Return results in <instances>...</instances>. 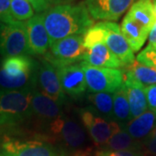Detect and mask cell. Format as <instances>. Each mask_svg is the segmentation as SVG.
<instances>
[{
	"label": "cell",
	"mask_w": 156,
	"mask_h": 156,
	"mask_svg": "<svg viewBox=\"0 0 156 156\" xmlns=\"http://www.w3.org/2000/svg\"><path fill=\"white\" fill-rule=\"evenodd\" d=\"M47 3L50 5V7L56 5H69L72 4L75 0H46Z\"/></svg>",
	"instance_id": "obj_33"
},
{
	"label": "cell",
	"mask_w": 156,
	"mask_h": 156,
	"mask_svg": "<svg viewBox=\"0 0 156 156\" xmlns=\"http://www.w3.org/2000/svg\"><path fill=\"white\" fill-rule=\"evenodd\" d=\"M140 144L132 138L128 132L121 128L103 146L101 147V150L121 151V150H139Z\"/></svg>",
	"instance_id": "obj_23"
},
{
	"label": "cell",
	"mask_w": 156,
	"mask_h": 156,
	"mask_svg": "<svg viewBox=\"0 0 156 156\" xmlns=\"http://www.w3.org/2000/svg\"><path fill=\"white\" fill-rule=\"evenodd\" d=\"M128 17L139 23L147 31L156 21V15L151 0H137L130 7Z\"/></svg>",
	"instance_id": "obj_21"
},
{
	"label": "cell",
	"mask_w": 156,
	"mask_h": 156,
	"mask_svg": "<svg viewBox=\"0 0 156 156\" xmlns=\"http://www.w3.org/2000/svg\"><path fill=\"white\" fill-rule=\"evenodd\" d=\"M37 62L30 56L4 58L0 65V88L15 90L37 88Z\"/></svg>",
	"instance_id": "obj_3"
},
{
	"label": "cell",
	"mask_w": 156,
	"mask_h": 156,
	"mask_svg": "<svg viewBox=\"0 0 156 156\" xmlns=\"http://www.w3.org/2000/svg\"><path fill=\"white\" fill-rule=\"evenodd\" d=\"M155 50H156V48H155Z\"/></svg>",
	"instance_id": "obj_39"
},
{
	"label": "cell",
	"mask_w": 156,
	"mask_h": 156,
	"mask_svg": "<svg viewBox=\"0 0 156 156\" xmlns=\"http://www.w3.org/2000/svg\"><path fill=\"white\" fill-rule=\"evenodd\" d=\"M122 85L128 98L131 118L134 119L147 109L148 106L144 91L145 88L127 77H123Z\"/></svg>",
	"instance_id": "obj_17"
},
{
	"label": "cell",
	"mask_w": 156,
	"mask_h": 156,
	"mask_svg": "<svg viewBox=\"0 0 156 156\" xmlns=\"http://www.w3.org/2000/svg\"><path fill=\"white\" fill-rule=\"evenodd\" d=\"M89 107L93 111L108 120H114L113 95L109 93H93L89 96Z\"/></svg>",
	"instance_id": "obj_24"
},
{
	"label": "cell",
	"mask_w": 156,
	"mask_h": 156,
	"mask_svg": "<svg viewBox=\"0 0 156 156\" xmlns=\"http://www.w3.org/2000/svg\"><path fill=\"white\" fill-rule=\"evenodd\" d=\"M85 52L83 36L74 35L51 44L50 50L44 54V59L55 68H58L83 62Z\"/></svg>",
	"instance_id": "obj_5"
},
{
	"label": "cell",
	"mask_w": 156,
	"mask_h": 156,
	"mask_svg": "<svg viewBox=\"0 0 156 156\" xmlns=\"http://www.w3.org/2000/svg\"><path fill=\"white\" fill-rule=\"evenodd\" d=\"M95 156H143L139 150L108 151L100 150L96 152Z\"/></svg>",
	"instance_id": "obj_29"
},
{
	"label": "cell",
	"mask_w": 156,
	"mask_h": 156,
	"mask_svg": "<svg viewBox=\"0 0 156 156\" xmlns=\"http://www.w3.org/2000/svg\"><path fill=\"white\" fill-rule=\"evenodd\" d=\"M107 27L108 35L104 44L123 66L132 63L134 61V52L121 32L120 26L116 23L107 22Z\"/></svg>",
	"instance_id": "obj_14"
},
{
	"label": "cell",
	"mask_w": 156,
	"mask_h": 156,
	"mask_svg": "<svg viewBox=\"0 0 156 156\" xmlns=\"http://www.w3.org/2000/svg\"><path fill=\"white\" fill-rule=\"evenodd\" d=\"M37 88L60 107L65 105L67 96L62 89L56 68L44 59L37 62Z\"/></svg>",
	"instance_id": "obj_10"
},
{
	"label": "cell",
	"mask_w": 156,
	"mask_h": 156,
	"mask_svg": "<svg viewBox=\"0 0 156 156\" xmlns=\"http://www.w3.org/2000/svg\"><path fill=\"white\" fill-rule=\"evenodd\" d=\"M155 127L156 112L151 109L130 120L122 128L134 140H141L149 136Z\"/></svg>",
	"instance_id": "obj_18"
},
{
	"label": "cell",
	"mask_w": 156,
	"mask_h": 156,
	"mask_svg": "<svg viewBox=\"0 0 156 156\" xmlns=\"http://www.w3.org/2000/svg\"><path fill=\"white\" fill-rule=\"evenodd\" d=\"M136 61L147 66L156 68V50L147 45L137 56Z\"/></svg>",
	"instance_id": "obj_27"
},
{
	"label": "cell",
	"mask_w": 156,
	"mask_h": 156,
	"mask_svg": "<svg viewBox=\"0 0 156 156\" xmlns=\"http://www.w3.org/2000/svg\"><path fill=\"white\" fill-rule=\"evenodd\" d=\"M152 4H153V6H154V12H155L156 15V0H151Z\"/></svg>",
	"instance_id": "obj_36"
},
{
	"label": "cell",
	"mask_w": 156,
	"mask_h": 156,
	"mask_svg": "<svg viewBox=\"0 0 156 156\" xmlns=\"http://www.w3.org/2000/svg\"><path fill=\"white\" fill-rule=\"evenodd\" d=\"M5 26H6L5 23H4L0 21V34H1V32H2L3 30H4V29L5 28Z\"/></svg>",
	"instance_id": "obj_35"
},
{
	"label": "cell",
	"mask_w": 156,
	"mask_h": 156,
	"mask_svg": "<svg viewBox=\"0 0 156 156\" xmlns=\"http://www.w3.org/2000/svg\"><path fill=\"white\" fill-rule=\"evenodd\" d=\"M8 156H66L56 146L44 140H8L3 144Z\"/></svg>",
	"instance_id": "obj_9"
},
{
	"label": "cell",
	"mask_w": 156,
	"mask_h": 156,
	"mask_svg": "<svg viewBox=\"0 0 156 156\" xmlns=\"http://www.w3.org/2000/svg\"><path fill=\"white\" fill-rule=\"evenodd\" d=\"M41 15L50 44L69 36H83L94 23L85 3L52 6Z\"/></svg>",
	"instance_id": "obj_1"
},
{
	"label": "cell",
	"mask_w": 156,
	"mask_h": 156,
	"mask_svg": "<svg viewBox=\"0 0 156 156\" xmlns=\"http://www.w3.org/2000/svg\"><path fill=\"white\" fill-rule=\"evenodd\" d=\"M83 62L90 66L97 68L118 69L123 67L122 63L112 54L104 43L86 49Z\"/></svg>",
	"instance_id": "obj_16"
},
{
	"label": "cell",
	"mask_w": 156,
	"mask_h": 156,
	"mask_svg": "<svg viewBox=\"0 0 156 156\" xmlns=\"http://www.w3.org/2000/svg\"><path fill=\"white\" fill-rule=\"evenodd\" d=\"M0 55L5 58L33 55L29 45L25 23L17 21L6 24L0 34Z\"/></svg>",
	"instance_id": "obj_7"
},
{
	"label": "cell",
	"mask_w": 156,
	"mask_h": 156,
	"mask_svg": "<svg viewBox=\"0 0 156 156\" xmlns=\"http://www.w3.org/2000/svg\"><path fill=\"white\" fill-rule=\"evenodd\" d=\"M145 91L147 106L150 108L152 110L156 111V84L152 85L149 87H146L144 89Z\"/></svg>",
	"instance_id": "obj_30"
},
{
	"label": "cell",
	"mask_w": 156,
	"mask_h": 156,
	"mask_svg": "<svg viewBox=\"0 0 156 156\" xmlns=\"http://www.w3.org/2000/svg\"><path fill=\"white\" fill-rule=\"evenodd\" d=\"M113 114L115 122L120 126H125L132 119L130 108L123 85L113 93Z\"/></svg>",
	"instance_id": "obj_22"
},
{
	"label": "cell",
	"mask_w": 156,
	"mask_h": 156,
	"mask_svg": "<svg viewBox=\"0 0 156 156\" xmlns=\"http://www.w3.org/2000/svg\"><path fill=\"white\" fill-rule=\"evenodd\" d=\"M107 35V22L98 23L91 26L83 35V45L85 49H89L98 44H103Z\"/></svg>",
	"instance_id": "obj_25"
},
{
	"label": "cell",
	"mask_w": 156,
	"mask_h": 156,
	"mask_svg": "<svg viewBox=\"0 0 156 156\" xmlns=\"http://www.w3.org/2000/svg\"><path fill=\"white\" fill-rule=\"evenodd\" d=\"M3 91H4L3 89H0V96H1V95H2V93H3Z\"/></svg>",
	"instance_id": "obj_38"
},
{
	"label": "cell",
	"mask_w": 156,
	"mask_h": 156,
	"mask_svg": "<svg viewBox=\"0 0 156 156\" xmlns=\"http://www.w3.org/2000/svg\"><path fill=\"white\" fill-rule=\"evenodd\" d=\"M144 148H145L146 152L147 154H149L151 155L156 156V140H155L149 139L147 138V140L145 141L144 143Z\"/></svg>",
	"instance_id": "obj_31"
},
{
	"label": "cell",
	"mask_w": 156,
	"mask_h": 156,
	"mask_svg": "<svg viewBox=\"0 0 156 156\" xmlns=\"http://www.w3.org/2000/svg\"><path fill=\"white\" fill-rule=\"evenodd\" d=\"M122 71L123 77L129 78L144 88L156 84V68L134 61L123 66Z\"/></svg>",
	"instance_id": "obj_20"
},
{
	"label": "cell",
	"mask_w": 156,
	"mask_h": 156,
	"mask_svg": "<svg viewBox=\"0 0 156 156\" xmlns=\"http://www.w3.org/2000/svg\"><path fill=\"white\" fill-rule=\"evenodd\" d=\"M82 125L89 133V137L96 146L101 147L121 129V126L114 120L100 116L90 108H83L78 111Z\"/></svg>",
	"instance_id": "obj_8"
},
{
	"label": "cell",
	"mask_w": 156,
	"mask_h": 156,
	"mask_svg": "<svg viewBox=\"0 0 156 156\" xmlns=\"http://www.w3.org/2000/svg\"><path fill=\"white\" fill-rule=\"evenodd\" d=\"M11 13L18 22L28 21L34 16V9L29 0H11Z\"/></svg>",
	"instance_id": "obj_26"
},
{
	"label": "cell",
	"mask_w": 156,
	"mask_h": 156,
	"mask_svg": "<svg viewBox=\"0 0 156 156\" xmlns=\"http://www.w3.org/2000/svg\"><path fill=\"white\" fill-rule=\"evenodd\" d=\"M155 112H156V111H155Z\"/></svg>",
	"instance_id": "obj_40"
},
{
	"label": "cell",
	"mask_w": 156,
	"mask_h": 156,
	"mask_svg": "<svg viewBox=\"0 0 156 156\" xmlns=\"http://www.w3.org/2000/svg\"><path fill=\"white\" fill-rule=\"evenodd\" d=\"M43 139L58 143V147L65 155L89 156L92 148L89 147V137L83 126L76 120L63 114L45 128Z\"/></svg>",
	"instance_id": "obj_2"
},
{
	"label": "cell",
	"mask_w": 156,
	"mask_h": 156,
	"mask_svg": "<svg viewBox=\"0 0 156 156\" xmlns=\"http://www.w3.org/2000/svg\"><path fill=\"white\" fill-rule=\"evenodd\" d=\"M0 21L5 24H12L17 22L11 16V0H0Z\"/></svg>",
	"instance_id": "obj_28"
},
{
	"label": "cell",
	"mask_w": 156,
	"mask_h": 156,
	"mask_svg": "<svg viewBox=\"0 0 156 156\" xmlns=\"http://www.w3.org/2000/svg\"><path fill=\"white\" fill-rule=\"evenodd\" d=\"M29 45L33 55H44L50 46V37L45 29L43 17L37 14L25 22Z\"/></svg>",
	"instance_id": "obj_15"
},
{
	"label": "cell",
	"mask_w": 156,
	"mask_h": 156,
	"mask_svg": "<svg viewBox=\"0 0 156 156\" xmlns=\"http://www.w3.org/2000/svg\"><path fill=\"white\" fill-rule=\"evenodd\" d=\"M34 89L3 91L0 96V128L16 126L32 118L31 98Z\"/></svg>",
	"instance_id": "obj_4"
},
{
	"label": "cell",
	"mask_w": 156,
	"mask_h": 156,
	"mask_svg": "<svg viewBox=\"0 0 156 156\" xmlns=\"http://www.w3.org/2000/svg\"><path fill=\"white\" fill-rule=\"evenodd\" d=\"M62 89L65 95L77 99L87 91L85 76L81 63H73L56 68Z\"/></svg>",
	"instance_id": "obj_11"
},
{
	"label": "cell",
	"mask_w": 156,
	"mask_h": 156,
	"mask_svg": "<svg viewBox=\"0 0 156 156\" xmlns=\"http://www.w3.org/2000/svg\"><path fill=\"white\" fill-rule=\"evenodd\" d=\"M148 138L149 139H153V140H156V127L154 128V129L152 131V133L150 134V135L148 136Z\"/></svg>",
	"instance_id": "obj_34"
},
{
	"label": "cell",
	"mask_w": 156,
	"mask_h": 156,
	"mask_svg": "<svg viewBox=\"0 0 156 156\" xmlns=\"http://www.w3.org/2000/svg\"><path fill=\"white\" fill-rule=\"evenodd\" d=\"M121 32L133 52L139 51L145 44L149 31L126 15L121 24Z\"/></svg>",
	"instance_id": "obj_19"
},
{
	"label": "cell",
	"mask_w": 156,
	"mask_h": 156,
	"mask_svg": "<svg viewBox=\"0 0 156 156\" xmlns=\"http://www.w3.org/2000/svg\"><path fill=\"white\" fill-rule=\"evenodd\" d=\"M133 2L134 0H86L85 5L93 19L116 21Z\"/></svg>",
	"instance_id": "obj_12"
},
{
	"label": "cell",
	"mask_w": 156,
	"mask_h": 156,
	"mask_svg": "<svg viewBox=\"0 0 156 156\" xmlns=\"http://www.w3.org/2000/svg\"><path fill=\"white\" fill-rule=\"evenodd\" d=\"M0 156H8V155H7V154H5L4 152H3V153H1V152H0Z\"/></svg>",
	"instance_id": "obj_37"
},
{
	"label": "cell",
	"mask_w": 156,
	"mask_h": 156,
	"mask_svg": "<svg viewBox=\"0 0 156 156\" xmlns=\"http://www.w3.org/2000/svg\"><path fill=\"white\" fill-rule=\"evenodd\" d=\"M148 45L152 48L155 49L156 48V21L153 24L152 28L149 30L148 33Z\"/></svg>",
	"instance_id": "obj_32"
},
{
	"label": "cell",
	"mask_w": 156,
	"mask_h": 156,
	"mask_svg": "<svg viewBox=\"0 0 156 156\" xmlns=\"http://www.w3.org/2000/svg\"><path fill=\"white\" fill-rule=\"evenodd\" d=\"M83 69L87 89L90 93H114L123 84L122 69L90 66L84 62H80Z\"/></svg>",
	"instance_id": "obj_6"
},
{
	"label": "cell",
	"mask_w": 156,
	"mask_h": 156,
	"mask_svg": "<svg viewBox=\"0 0 156 156\" xmlns=\"http://www.w3.org/2000/svg\"><path fill=\"white\" fill-rule=\"evenodd\" d=\"M32 118L37 120V126L46 128L51 122L63 114L56 101L41 92L37 88L33 90L31 98Z\"/></svg>",
	"instance_id": "obj_13"
}]
</instances>
